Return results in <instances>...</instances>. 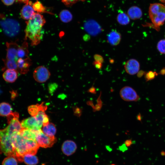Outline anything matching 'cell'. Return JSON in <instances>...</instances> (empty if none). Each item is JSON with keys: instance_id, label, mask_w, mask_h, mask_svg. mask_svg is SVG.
Returning a JSON list of instances; mask_svg holds the SVG:
<instances>
[{"instance_id": "9", "label": "cell", "mask_w": 165, "mask_h": 165, "mask_svg": "<svg viewBox=\"0 0 165 165\" xmlns=\"http://www.w3.org/2000/svg\"><path fill=\"white\" fill-rule=\"evenodd\" d=\"M85 30L89 34L93 36L96 35L100 33L102 29L99 24L93 19L86 21L84 24Z\"/></svg>"}, {"instance_id": "31", "label": "cell", "mask_w": 165, "mask_h": 165, "mask_svg": "<svg viewBox=\"0 0 165 165\" xmlns=\"http://www.w3.org/2000/svg\"><path fill=\"white\" fill-rule=\"evenodd\" d=\"M144 75L145 79L147 82L154 79L157 76L158 74L156 72L150 71L148 72H145Z\"/></svg>"}, {"instance_id": "32", "label": "cell", "mask_w": 165, "mask_h": 165, "mask_svg": "<svg viewBox=\"0 0 165 165\" xmlns=\"http://www.w3.org/2000/svg\"><path fill=\"white\" fill-rule=\"evenodd\" d=\"M157 47L160 53L165 54V39L160 40L158 43Z\"/></svg>"}, {"instance_id": "15", "label": "cell", "mask_w": 165, "mask_h": 165, "mask_svg": "<svg viewBox=\"0 0 165 165\" xmlns=\"http://www.w3.org/2000/svg\"><path fill=\"white\" fill-rule=\"evenodd\" d=\"M77 148L76 143L71 140H66L64 141L61 147L63 152L68 156L73 154L76 151Z\"/></svg>"}, {"instance_id": "10", "label": "cell", "mask_w": 165, "mask_h": 165, "mask_svg": "<svg viewBox=\"0 0 165 165\" xmlns=\"http://www.w3.org/2000/svg\"><path fill=\"white\" fill-rule=\"evenodd\" d=\"M22 128L32 130L35 132L41 130L40 125L35 117L32 116L23 120L21 122Z\"/></svg>"}, {"instance_id": "11", "label": "cell", "mask_w": 165, "mask_h": 165, "mask_svg": "<svg viewBox=\"0 0 165 165\" xmlns=\"http://www.w3.org/2000/svg\"><path fill=\"white\" fill-rule=\"evenodd\" d=\"M7 59L13 60L16 61L17 60V52L19 46L16 42H6Z\"/></svg>"}, {"instance_id": "37", "label": "cell", "mask_w": 165, "mask_h": 165, "mask_svg": "<svg viewBox=\"0 0 165 165\" xmlns=\"http://www.w3.org/2000/svg\"><path fill=\"white\" fill-rule=\"evenodd\" d=\"M145 72L143 71H139L137 73V76L138 78L141 77L144 74Z\"/></svg>"}, {"instance_id": "2", "label": "cell", "mask_w": 165, "mask_h": 165, "mask_svg": "<svg viewBox=\"0 0 165 165\" xmlns=\"http://www.w3.org/2000/svg\"><path fill=\"white\" fill-rule=\"evenodd\" d=\"M148 13L151 21L156 27L163 24L165 21V6L160 3L151 4Z\"/></svg>"}, {"instance_id": "39", "label": "cell", "mask_w": 165, "mask_h": 165, "mask_svg": "<svg viewBox=\"0 0 165 165\" xmlns=\"http://www.w3.org/2000/svg\"><path fill=\"white\" fill-rule=\"evenodd\" d=\"M17 0L19 2H24L25 4L29 1V0Z\"/></svg>"}, {"instance_id": "36", "label": "cell", "mask_w": 165, "mask_h": 165, "mask_svg": "<svg viewBox=\"0 0 165 165\" xmlns=\"http://www.w3.org/2000/svg\"><path fill=\"white\" fill-rule=\"evenodd\" d=\"M2 2L6 6H10L13 4L15 0H1Z\"/></svg>"}, {"instance_id": "12", "label": "cell", "mask_w": 165, "mask_h": 165, "mask_svg": "<svg viewBox=\"0 0 165 165\" xmlns=\"http://www.w3.org/2000/svg\"><path fill=\"white\" fill-rule=\"evenodd\" d=\"M16 62L17 71L22 74H25L28 72L29 68L32 64L31 61L28 57L25 58H19Z\"/></svg>"}, {"instance_id": "29", "label": "cell", "mask_w": 165, "mask_h": 165, "mask_svg": "<svg viewBox=\"0 0 165 165\" xmlns=\"http://www.w3.org/2000/svg\"><path fill=\"white\" fill-rule=\"evenodd\" d=\"M32 7L35 11L38 13H47L48 12L42 4L39 1H37L34 3H33Z\"/></svg>"}, {"instance_id": "13", "label": "cell", "mask_w": 165, "mask_h": 165, "mask_svg": "<svg viewBox=\"0 0 165 165\" xmlns=\"http://www.w3.org/2000/svg\"><path fill=\"white\" fill-rule=\"evenodd\" d=\"M126 72L130 75H134L139 72L140 69L139 62L136 59H131L128 60L124 65Z\"/></svg>"}, {"instance_id": "22", "label": "cell", "mask_w": 165, "mask_h": 165, "mask_svg": "<svg viewBox=\"0 0 165 165\" xmlns=\"http://www.w3.org/2000/svg\"><path fill=\"white\" fill-rule=\"evenodd\" d=\"M45 134L50 137H54L57 131L56 128L54 124L49 123L47 125L43 126L41 130Z\"/></svg>"}, {"instance_id": "8", "label": "cell", "mask_w": 165, "mask_h": 165, "mask_svg": "<svg viewBox=\"0 0 165 165\" xmlns=\"http://www.w3.org/2000/svg\"><path fill=\"white\" fill-rule=\"evenodd\" d=\"M119 94L122 99L127 101H136L140 98L135 91L129 86L123 87L120 91Z\"/></svg>"}, {"instance_id": "24", "label": "cell", "mask_w": 165, "mask_h": 165, "mask_svg": "<svg viewBox=\"0 0 165 165\" xmlns=\"http://www.w3.org/2000/svg\"><path fill=\"white\" fill-rule=\"evenodd\" d=\"M12 112V107L9 103L3 102L0 103V116H7Z\"/></svg>"}, {"instance_id": "33", "label": "cell", "mask_w": 165, "mask_h": 165, "mask_svg": "<svg viewBox=\"0 0 165 165\" xmlns=\"http://www.w3.org/2000/svg\"><path fill=\"white\" fill-rule=\"evenodd\" d=\"M85 0H61L62 2L65 5L67 6H70L78 1H84Z\"/></svg>"}, {"instance_id": "40", "label": "cell", "mask_w": 165, "mask_h": 165, "mask_svg": "<svg viewBox=\"0 0 165 165\" xmlns=\"http://www.w3.org/2000/svg\"><path fill=\"white\" fill-rule=\"evenodd\" d=\"M137 119L139 120H141V116L140 114L138 115L137 116Z\"/></svg>"}, {"instance_id": "26", "label": "cell", "mask_w": 165, "mask_h": 165, "mask_svg": "<svg viewBox=\"0 0 165 165\" xmlns=\"http://www.w3.org/2000/svg\"><path fill=\"white\" fill-rule=\"evenodd\" d=\"M20 133L26 140H35L36 132L32 130L22 128L20 132Z\"/></svg>"}, {"instance_id": "4", "label": "cell", "mask_w": 165, "mask_h": 165, "mask_svg": "<svg viewBox=\"0 0 165 165\" xmlns=\"http://www.w3.org/2000/svg\"><path fill=\"white\" fill-rule=\"evenodd\" d=\"M12 142L14 155L18 161L22 162V156L27 153L26 140L20 132L14 133L12 136Z\"/></svg>"}, {"instance_id": "14", "label": "cell", "mask_w": 165, "mask_h": 165, "mask_svg": "<svg viewBox=\"0 0 165 165\" xmlns=\"http://www.w3.org/2000/svg\"><path fill=\"white\" fill-rule=\"evenodd\" d=\"M32 2L29 1L22 8L20 15L23 19L28 20L35 14V11L32 7Z\"/></svg>"}, {"instance_id": "34", "label": "cell", "mask_w": 165, "mask_h": 165, "mask_svg": "<svg viewBox=\"0 0 165 165\" xmlns=\"http://www.w3.org/2000/svg\"><path fill=\"white\" fill-rule=\"evenodd\" d=\"M94 57L95 61L102 63L104 61L102 56L98 54H95L94 55Z\"/></svg>"}, {"instance_id": "16", "label": "cell", "mask_w": 165, "mask_h": 165, "mask_svg": "<svg viewBox=\"0 0 165 165\" xmlns=\"http://www.w3.org/2000/svg\"><path fill=\"white\" fill-rule=\"evenodd\" d=\"M121 35L119 32L115 30L111 31L107 36L108 42L111 45L116 46L120 43Z\"/></svg>"}, {"instance_id": "19", "label": "cell", "mask_w": 165, "mask_h": 165, "mask_svg": "<svg viewBox=\"0 0 165 165\" xmlns=\"http://www.w3.org/2000/svg\"><path fill=\"white\" fill-rule=\"evenodd\" d=\"M127 15L132 20H136L140 18L142 16L141 9L137 6H132L129 8L127 11Z\"/></svg>"}, {"instance_id": "27", "label": "cell", "mask_w": 165, "mask_h": 165, "mask_svg": "<svg viewBox=\"0 0 165 165\" xmlns=\"http://www.w3.org/2000/svg\"><path fill=\"white\" fill-rule=\"evenodd\" d=\"M59 17L60 20L64 23L70 22L73 18L71 13L69 10L66 9L63 10L60 12Z\"/></svg>"}, {"instance_id": "17", "label": "cell", "mask_w": 165, "mask_h": 165, "mask_svg": "<svg viewBox=\"0 0 165 165\" xmlns=\"http://www.w3.org/2000/svg\"><path fill=\"white\" fill-rule=\"evenodd\" d=\"M18 73L15 70L6 69L4 71L2 77L6 82L9 83L13 82L18 77Z\"/></svg>"}, {"instance_id": "41", "label": "cell", "mask_w": 165, "mask_h": 165, "mask_svg": "<svg viewBox=\"0 0 165 165\" xmlns=\"http://www.w3.org/2000/svg\"><path fill=\"white\" fill-rule=\"evenodd\" d=\"M162 2L165 3V0H159Z\"/></svg>"}, {"instance_id": "3", "label": "cell", "mask_w": 165, "mask_h": 165, "mask_svg": "<svg viewBox=\"0 0 165 165\" xmlns=\"http://www.w3.org/2000/svg\"><path fill=\"white\" fill-rule=\"evenodd\" d=\"M11 133L6 128L0 130V153L15 156Z\"/></svg>"}, {"instance_id": "42", "label": "cell", "mask_w": 165, "mask_h": 165, "mask_svg": "<svg viewBox=\"0 0 165 165\" xmlns=\"http://www.w3.org/2000/svg\"><path fill=\"white\" fill-rule=\"evenodd\" d=\"M115 165L114 164H111V165Z\"/></svg>"}, {"instance_id": "7", "label": "cell", "mask_w": 165, "mask_h": 165, "mask_svg": "<svg viewBox=\"0 0 165 165\" xmlns=\"http://www.w3.org/2000/svg\"><path fill=\"white\" fill-rule=\"evenodd\" d=\"M50 73L46 67L41 66L37 67L33 73V77L38 82L42 83L46 82L49 78Z\"/></svg>"}, {"instance_id": "20", "label": "cell", "mask_w": 165, "mask_h": 165, "mask_svg": "<svg viewBox=\"0 0 165 165\" xmlns=\"http://www.w3.org/2000/svg\"><path fill=\"white\" fill-rule=\"evenodd\" d=\"M26 141L27 153L35 155L39 147L36 141L33 140H26Z\"/></svg>"}, {"instance_id": "25", "label": "cell", "mask_w": 165, "mask_h": 165, "mask_svg": "<svg viewBox=\"0 0 165 165\" xmlns=\"http://www.w3.org/2000/svg\"><path fill=\"white\" fill-rule=\"evenodd\" d=\"M118 22L120 25H126L130 22V18L127 14H126L121 9L119 10V13L116 17Z\"/></svg>"}, {"instance_id": "35", "label": "cell", "mask_w": 165, "mask_h": 165, "mask_svg": "<svg viewBox=\"0 0 165 165\" xmlns=\"http://www.w3.org/2000/svg\"><path fill=\"white\" fill-rule=\"evenodd\" d=\"M93 64L96 68L98 69H101L102 66V63L95 61H93Z\"/></svg>"}, {"instance_id": "21", "label": "cell", "mask_w": 165, "mask_h": 165, "mask_svg": "<svg viewBox=\"0 0 165 165\" xmlns=\"http://www.w3.org/2000/svg\"><path fill=\"white\" fill-rule=\"evenodd\" d=\"M22 161L27 165H36L38 160L35 155L26 153L23 156Z\"/></svg>"}, {"instance_id": "1", "label": "cell", "mask_w": 165, "mask_h": 165, "mask_svg": "<svg viewBox=\"0 0 165 165\" xmlns=\"http://www.w3.org/2000/svg\"><path fill=\"white\" fill-rule=\"evenodd\" d=\"M46 22L43 16L38 13H35L26 22L25 39L28 38L31 41V46H36L40 43L44 34L43 27Z\"/></svg>"}, {"instance_id": "30", "label": "cell", "mask_w": 165, "mask_h": 165, "mask_svg": "<svg viewBox=\"0 0 165 165\" xmlns=\"http://www.w3.org/2000/svg\"><path fill=\"white\" fill-rule=\"evenodd\" d=\"M18 161L14 156H7L3 160L2 165H18Z\"/></svg>"}, {"instance_id": "38", "label": "cell", "mask_w": 165, "mask_h": 165, "mask_svg": "<svg viewBox=\"0 0 165 165\" xmlns=\"http://www.w3.org/2000/svg\"><path fill=\"white\" fill-rule=\"evenodd\" d=\"M160 74L164 75H165V68H163L160 72Z\"/></svg>"}, {"instance_id": "6", "label": "cell", "mask_w": 165, "mask_h": 165, "mask_svg": "<svg viewBox=\"0 0 165 165\" xmlns=\"http://www.w3.org/2000/svg\"><path fill=\"white\" fill-rule=\"evenodd\" d=\"M35 141L39 147L44 148L51 147L57 141L55 137H50L40 130L36 132Z\"/></svg>"}, {"instance_id": "28", "label": "cell", "mask_w": 165, "mask_h": 165, "mask_svg": "<svg viewBox=\"0 0 165 165\" xmlns=\"http://www.w3.org/2000/svg\"><path fill=\"white\" fill-rule=\"evenodd\" d=\"M5 67L2 68L4 71L6 69L15 70L17 71V67L16 61L14 60L4 59L2 60Z\"/></svg>"}, {"instance_id": "23", "label": "cell", "mask_w": 165, "mask_h": 165, "mask_svg": "<svg viewBox=\"0 0 165 165\" xmlns=\"http://www.w3.org/2000/svg\"><path fill=\"white\" fill-rule=\"evenodd\" d=\"M29 53L28 44L27 42L24 41L22 45L18 49L17 52V58H25L28 57Z\"/></svg>"}, {"instance_id": "18", "label": "cell", "mask_w": 165, "mask_h": 165, "mask_svg": "<svg viewBox=\"0 0 165 165\" xmlns=\"http://www.w3.org/2000/svg\"><path fill=\"white\" fill-rule=\"evenodd\" d=\"M47 108V106L42 102L40 104H37L32 105L28 107V111L29 114L32 116L35 117L41 111H45Z\"/></svg>"}, {"instance_id": "5", "label": "cell", "mask_w": 165, "mask_h": 165, "mask_svg": "<svg viewBox=\"0 0 165 165\" xmlns=\"http://www.w3.org/2000/svg\"><path fill=\"white\" fill-rule=\"evenodd\" d=\"M2 18L0 21V24L6 35L10 37L17 35L20 30L18 22L13 19Z\"/></svg>"}]
</instances>
